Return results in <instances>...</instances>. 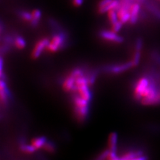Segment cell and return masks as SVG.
Wrapping results in <instances>:
<instances>
[{"instance_id":"d4e9b609","label":"cell","mask_w":160,"mask_h":160,"mask_svg":"<svg viewBox=\"0 0 160 160\" xmlns=\"http://www.w3.org/2000/svg\"><path fill=\"white\" fill-rule=\"evenodd\" d=\"M143 47V41L141 38H138L136 40V45H135V50H138V51H141Z\"/></svg>"},{"instance_id":"8992f818","label":"cell","mask_w":160,"mask_h":160,"mask_svg":"<svg viewBox=\"0 0 160 160\" xmlns=\"http://www.w3.org/2000/svg\"><path fill=\"white\" fill-rule=\"evenodd\" d=\"M49 43V40L48 38H45L39 39L36 43V44L35 45L34 48L32 52V58L33 59H36L39 58L43 50L47 48Z\"/></svg>"},{"instance_id":"5b68a950","label":"cell","mask_w":160,"mask_h":160,"mask_svg":"<svg viewBox=\"0 0 160 160\" xmlns=\"http://www.w3.org/2000/svg\"><path fill=\"white\" fill-rule=\"evenodd\" d=\"M99 36L102 39L108 42H111L116 43H122L123 42V38L118 35L112 30H102L99 33Z\"/></svg>"},{"instance_id":"ffe728a7","label":"cell","mask_w":160,"mask_h":160,"mask_svg":"<svg viewBox=\"0 0 160 160\" xmlns=\"http://www.w3.org/2000/svg\"><path fill=\"white\" fill-rule=\"evenodd\" d=\"M108 19L111 24L116 23L119 20L116 9H111L108 12Z\"/></svg>"},{"instance_id":"e0dca14e","label":"cell","mask_w":160,"mask_h":160,"mask_svg":"<svg viewBox=\"0 0 160 160\" xmlns=\"http://www.w3.org/2000/svg\"><path fill=\"white\" fill-rule=\"evenodd\" d=\"M19 149L24 153H33L36 151V148L32 144H27L26 143L22 142L19 144Z\"/></svg>"},{"instance_id":"7402d4cb","label":"cell","mask_w":160,"mask_h":160,"mask_svg":"<svg viewBox=\"0 0 160 160\" xmlns=\"http://www.w3.org/2000/svg\"><path fill=\"white\" fill-rule=\"evenodd\" d=\"M69 74L70 75V76H72V77H73L74 78H76V79H77L79 77H81V76H85L83 70L80 68H76L72 69V71L69 72Z\"/></svg>"},{"instance_id":"3957f363","label":"cell","mask_w":160,"mask_h":160,"mask_svg":"<svg viewBox=\"0 0 160 160\" xmlns=\"http://www.w3.org/2000/svg\"><path fill=\"white\" fill-rule=\"evenodd\" d=\"M132 68H134V66L132 61L131 60V61L126 62V63L106 66L104 68V71L109 73L118 74V73H121L126 72Z\"/></svg>"},{"instance_id":"277c9868","label":"cell","mask_w":160,"mask_h":160,"mask_svg":"<svg viewBox=\"0 0 160 160\" xmlns=\"http://www.w3.org/2000/svg\"><path fill=\"white\" fill-rule=\"evenodd\" d=\"M119 5V0H101L98 4V13L102 14L111 9L117 10Z\"/></svg>"},{"instance_id":"484cf974","label":"cell","mask_w":160,"mask_h":160,"mask_svg":"<svg viewBox=\"0 0 160 160\" xmlns=\"http://www.w3.org/2000/svg\"><path fill=\"white\" fill-rule=\"evenodd\" d=\"M84 0H72L73 5L75 7H79L83 4Z\"/></svg>"},{"instance_id":"9c48e42d","label":"cell","mask_w":160,"mask_h":160,"mask_svg":"<svg viewBox=\"0 0 160 160\" xmlns=\"http://www.w3.org/2000/svg\"><path fill=\"white\" fill-rule=\"evenodd\" d=\"M11 97L9 89L6 86V83L3 79H1L0 82V99L2 104L6 105L8 101V99Z\"/></svg>"},{"instance_id":"cb8c5ba5","label":"cell","mask_w":160,"mask_h":160,"mask_svg":"<svg viewBox=\"0 0 160 160\" xmlns=\"http://www.w3.org/2000/svg\"><path fill=\"white\" fill-rule=\"evenodd\" d=\"M123 24V23L122 22H121L119 20H118V21L116 22V23L112 24V30L116 33L119 32L120 31V29H122Z\"/></svg>"},{"instance_id":"ac0fdd59","label":"cell","mask_w":160,"mask_h":160,"mask_svg":"<svg viewBox=\"0 0 160 160\" xmlns=\"http://www.w3.org/2000/svg\"><path fill=\"white\" fill-rule=\"evenodd\" d=\"M13 45L18 49H23L26 46V42L24 38L20 36H16L14 37Z\"/></svg>"},{"instance_id":"5bb4252c","label":"cell","mask_w":160,"mask_h":160,"mask_svg":"<svg viewBox=\"0 0 160 160\" xmlns=\"http://www.w3.org/2000/svg\"><path fill=\"white\" fill-rule=\"evenodd\" d=\"M143 156V152L141 150H136V151H129L123 153L120 157L121 160H130L135 158Z\"/></svg>"},{"instance_id":"4fadbf2b","label":"cell","mask_w":160,"mask_h":160,"mask_svg":"<svg viewBox=\"0 0 160 160\" xmlns=\"http://www.w3.org/2000/svg\"><path fill=\"white\" fill-rule=\"evenodd\" d=\"M72 102L73 106L76 107H85L89 106V102L83 99L79 94H75L72 96Z\"/></svg>"},{"instance_id":"44dd1931","label":"cell","mask_w":160,"mask_h":160,"mask_svg":"<svg viewBox=\"0 0 160 160\" xmlns=\"http://www.w3.org/2000/svg\"><path fill=\"white\" fill-rule=\"evenodd\" d=\"M18 15L23 20V21L28 22L29 23H30V22H31L32 19V13H29L27 11H25V10H22V11H20Z\"/></svg>"},{"instance_id":"6da1fadb","label":"cell","mask_w":160,"mask_h":160,"mask_svg":"<svg viewBox=\"0 0 160 160\" xmlns=\"http://www.w3.org/2000/svg\"><path fill=\"white\" fill-rule=\"evenodd\" d=\"M66 39V36L64 32H60L54 33L46 49L49 52H56L60 49L64 48Z\"/></svg>"},{"instance_id":"7c38bea8","label":"cell","mask_w":160,"mask_h":160,"mask_svg":"<svg viewBox=\"0 0 160 160\" xmlns=\"http://www.w3.org/2000/svg\"><path fill=\"white\" fill-rule=\"evenodd\" d=\"M118 136L116 132H112L110 133L108 139V147L110 152L117 153Z\"/></svg>"},{"instance_id":"2e32d148","label":"cell","mask_w":160,"mask_h":160,"mask_svg":"<svg viewBox=\"0 0 160 160\" xmlns=\"http://www.w3.org/2000/svg\"><path fill=\"white\" fill-rule=\"evenodd\" d=\"M32 13V19L29 23L31 25V26L36 27L39 23L40 19L42 18V13L40 9H36L33 10Z\"/></svg>"},{"instance_id":"30bf717a","label":"cell","mask_w":160,"mask_h":160,"mask_svg":"<svg viewBox=\"0 0 160 160\" xmlns=\"http://www.w3.org/2000/svg\"><path fill=\"white\" fill-rule=\"evenodd\" d=\"M78 93L83 99H86L89 102H91L92 98V93L91 90L89 89V86L88 84L82 85V86H77Z\"/></svg>"},{"instance_id":"9a60e30c","label":"cell","mask_w":160,"mask_h":160,"mask_svg":"<svg viewBox=\"0 0 160 160\" xmlns=\"http://www.w3.org/2000/svg\"><path fill=\"white\" fill-rule=\"evenodd\" d=\"M47 142V138L45 136H38L32 139L31 144L36 148V149H39L43 147L44 144Z\"/></svg>"},{"instance_id":"52a82bcc","label":"cell","mask_w":160,"mask_h":160,"mask_svg":"<svg viewBox=\"0 0 160 160\" xmlns=\"http://www.w3.org/2000/svg\"><path fill=\"white\" fill-rule=\"evenodd\" d=\"M89 112V106L85 107L73 106V113L75 118L79 123H83L86 121V118L88 117Z\"/></svg>"},{"instance_id":"d6986e66","label":"cell","mask_w":160,"mask_h":160,"mask_svg":"<svg viewBox=\"0 0 160 160\" xmlns=\"http://www.w3.org/2000/svg\"><path fill=\"white\" fill-rule=\"evenodd\" d=\"M42 149L44 150V151H46V152L49 153H54L56 152V149H57L56 144H55L53 142L50 141V140H47V142L44 144Z\"/></svg>"},{"instance_id":"8fae6325","label":"cell","mask_w":160,"mask_h":160,"mask_svg":"<svg viewBox=\"0 0 160 160\" xmlns=\"http://www.w3.org/2000/svg\"><path fill=\"white\" fill-rule=\"evenodd\" d=\"M140 12V5L138 3H132L130 8V14H131V18H130L129 22L132 24L136 23L139 19V13Z\"/></svg>"},{"instance_id":"4316f807","label":"cell","mask_w":160,"mask_h":160,"mask_svg":"<svg viewBox=\"0 0 160 160\" xmlns=\"http://www.w3.org/2000/svg\"><path fill=\"white\" fill-rule=\"evenodd\" d=\"M130 160H148V158L146 156H139V157L135 158L132 159H130Z\"/></svg>"},{"instance_id":"ba28073f","label":"cell","mask_w":160,"mask_h":160,"mask_svg":"<svg viewBox=\"0 0 160 160\" xmlns=\"http://www.w3.org/2000/svg\"><path fill=\"white\" fill-rule=\"evenodd\" d=\"M76 78L70 76L69 74L65 78L62 83V88L64 91L66 92H77L78 90L76 85Z\"/></svg>"},{"instance_id":"7a4b0ae2","label":"cell","mask_w":160,"mask_h":160,"mask_svg":"<svg viewBox=\"0 0 160 160\" xmlns=\"http://www.w3.org/2000/svg\"><path fill=\"white\" fill-rule=\"evenodd\" d=\"M149 82L150 79L148 77H142L138 80L133 89V96L135 99L141 102L145 92L149 86Z\"/></svg>"},{"instance_id":"603a6c76","label":"cell","mask_w":160,"mask_h":160,"mask_svg":"<svg viewBox=\"0 0 160 160\" xmlns=\"http://www.w3.org/2000/svg\"><path fill=\"white\" fill-rule=\"evenodd\" d=\"M140 59H141V51H138V50H135V53L133 55V58L132 59V62L133 63L134 67L138 66L139 62Z\"/></svg>"}]
</instances>
